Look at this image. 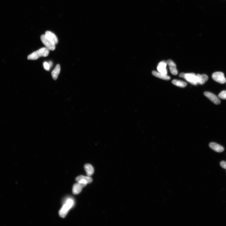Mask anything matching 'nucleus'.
<instances>
[{
    "mask_svg": "<svg viewBox=\"0 0 226 226\" xmlns=\"http://www.w3.org/2000/svg\"><path fill=\"white\" fill-rule=\"evenodd\" d=\"M49 50L46 48H41L28 55L27 59L29 60H35L41 57H47L48 55Z\"/></svg>",
    "mask_w": 226,
    "mask_h": 226,
    "instance_id": "1",
    "label": "nucleus"
},
{
    "mask_svg": "<svg viewBox=\"0 0 226 226\" xmlns=\"http://www.w3.org/2000/svg\"><path fill=\"white\" fill-rule=\"evenodd\" d=\"M74 204V201L72 199H69L67 200L59 212L60 216L62 218H65L70 209L73 206Z\"/></svg>",
    "mask_w": 226,
    "mask_h": 226,
    "instance_id": "2",
    "label": "nucleus"
},
{
    "mask_svg": "<svg viewBox=\"0 0 226 226\" xmlns=\"http://www.w3.org/2000/svg\"><path fill=\"white\" fill-rule=\"evenodd\" d=\"M179 77L185 79L188 82L192 85H196L198 84V77L197 74L194 73H181L179 75Z\"/></svg>",
    "mask_w": 226,
    "mask_h": 226,
    "instance_id": "3",
    "label": "nucleus"
},
{
    "mask_svg": "<svg viewBox=\"0 0 226 226\" xmlns=\"http://www.w3.org/2000/svg\"><path fill=\"white\" fill-rule=\"evenodd\" d=\"M212 79L215 81L221 84H224L226 82V79L224 74L220 72L213 73L212 75Z\"/></svg>",
    "mask_w": 226,
    "mask_h": 226,
    "instance_id": "4",
    "label": "nucleus"
},
{
    "mask_svg": "<svg viewBox=\"0 0 226 226\" xmlns=\"http://www.w3.org/2000/svg\"><path fill=\"white\" fill-rule=\"evenodd\" d=\"M41 39L45 46L49 50L53 51L55 49V45L48 40L45 35H41Z\"/></svg>",
    "mask_w": 226,
    "mask_h": 226,
    "instance_id": "5",
    "label": "nucleus"
},
{
    "mask_svg": "<svg viewBox=\"0 0 226 226\" xmlns=\"http://www.w3.org/2000/svg\"><path fill=\"white\" fill-rule=\"evenodd\" d=\"M204 94L213 103L216 105H219L220 103V100L215 94L209 92H204Z\"/></svg>",
    "mask_w": 226,
    "mask_h": 226,
    "instance_id": "6",
    "label": "nucleus"
},
{
    "mask_svg": "<svg viewBox=\"0 0 226 226\" xmlns=\"http://www.w3.org/2000/svg\"><path fill=\"white\" fill-rule=\"evenodd\" d=\"M166 63L169 66L171 73L175 75H177L178 73V71L176 68V65L175 63L170 60H167Z\"/></svg>",
    "mask_w": 226,
    "mask_h": 226,
    "instance_id": "7",
    "label": "nucleus"
},
{
    "mask_svg": "<svg viewBox=\"0 0 226 226\" xmlns=\"http://www.w3.org/2000/svg\"><path fill=\"white\" fill-rule=\"evenodd\" d=\"M167 64L166 62L162 61L159 63L157 67V69L159 72L163 74H167V70L166 67Z\"/></svg>",
    "mask_w": 226,
    "mask_h": 226,
    "instance_id": "8",
    "label": "nucleus"
},
{
    "mask_svg": "<svg viewBox=\"0 0 226 226\" xmlns=\"http://www.w3.org/2000/svg\"><path fill=\"white\" fill-rule=\"evenodd\" d=\"M45 35L48 40L55 45L58 44V40L57 37L53 33L48 31L45 32Z\"/></svg>",
    "mask_w": 226,
    "mask_h": 226,
    "instance_id": "9",
    "label": "nucleus"
},
{
    "mask_svg": "<svg viewBox=\"0 0 226 226\" xmlns=\"http://www.w3.org/2000/svg\"><path fill=\"white\" fill-rule=\"evenodd\" d=\"M211 148L218 152H222L224 151V148L223 146L214 142H211L209 144Z\"/></svg>",
    "mask_w": 226,
    "mask_h": 226,
    "instance_id": "10",
    "label": "nucleus"
},
{
    "mask_svg": "<svg viewBox=\"0 0 226 226\" xmlns=\"http://www.w3.org/2000/svg\"><path fill=\"white\" fill-rule=\"evenodd\" d=\"M152 74L154 77L164 80H169L170 79V77L168 75L157 72L155 71H153Z\"/></svg>",
    "mask_w": 226,
    "mask_h": 226,
    "instance_id": "11",
    "label": "nucleus"
},
{
    "mask_svg": "<svg viewBox=\"0 0 226 226\" xmlns=\"http://www.w3.org/2000/svg\"><path fill=\"white\" fill-rule=\"evenodd\" d=\"M60 71V67L59 65H57L55 69L52 71L51 73L52 76L54 80H56Z\"/></svg>",
    "mask_w": 226,
    "mask_h": 226,
    "instance_id": "12",
    "label": "nucleus"
},
{
    "mask_svg": "<svg viewBox=\"0 0 226 226\" xmlns=\"http://www.w3.org/2000/svg\"><path fill=\"white\" fill-rule=\"evenodd\" d=\"M197 75L198 77V84L200 85L204 84L208 80V77L206 74H197Z\"/></svg>",
    "mask_w": 226,
    "mask_h": 226,
    "instance_id": "13",
    "label": "nucleus"
},
{
    "mask_svg": "<svg viewBox=\"0 0 226 226\" xmlns=\"http://www.w3.org/2000/svg\"><path fill=\"white\" fill-rule=\"evenodd\" d=\"M84 168L88 176L90 177L93 175L94 173V169L93 167L90 164H86Z\"/></svg>",
    "mask_w": 226,
    "mask_h": 226,
    "instance_id": "14",
    "label": "nucleus"
},
{
    "mask_svg": "<svg viewBox=\"0 0 226 226\" xmlns=\"http://www.w3.org/2000/svg\"><path fill=\"white\" fill-rule=\"evenodd\" d=\"M83 188L77 183L73 185L72 192L74 195H77L80 193L82 191Z\"/></svg>",
    "mask_w": 226,
    "mask_h": 226,
    "instance_id": "15",
    "label": "nucleus"
},
{
    "mask_svg": "<svg viewBox=\"0 0 226 226\" xmlns=\"http://www.w3.org/2000/svg\"><path fill=\"white\" fill-rule=\"evenodd\" d=\"M172 83L173 85L180 87H185L187 86L186 82L181 81L177 80V79L173 80Z\"/></svg>",
    "mask_w": 226,
    "mask_h": 226,
    "instance_id": "16",
    "label": "nucleus"
},
{
    "mask_svg": "<svg viewBox=\"0 0 226 226\" xmlns=\"http://www.w3.org/2000/svg\"><path fill=\"white\" fill-rule=\"evenodd\" d=\"M85 179L87 182L88 183H91L93 181V179L89 176H84L83 175H80L76 178V181L78 182L81 179Z\"/></svg>",
    "mask_w": 226,
    "mask_h": 226,
    "instance_id": "17",
    "label": "nucleus"
},
{
    "mask_svg": "<svg viewBox=\"0 0 226 226\" xmlns=\"http://www.w3.org/2000/svg\"><path fill=\"white\" fill-rule=\"evenodd\" d=\"M79 185L83 188L85 187L88 184L87 182L85 179H81L78 182Z\"/></svg>",
    "mask_w": 226,
    "mask_h": 226,
    "instance_id": "18",
    "label": "nucleus"
},
{
    "mask_svg": "<svg viewBox=\"0 0 226 226\" xmlns=\"http://www.w3.org/2000/svg\"><path fill=\"white\" fill-rule=\"evenodd\" d=\"M219 97L222 99L226 100V91H222L218 95Z\"/></svg>",
    "mask_w": 226,
    "mask_h": 226,
    "instance_id": "19",
    "label": "nucleus"
},
{
    "mask_svg": "<svg viewBox=\"0 0 226 226\" xmlns=\"http://www.w3.org/2000/svg\"><path fill=\"white\" fill-rule=\"evenodd\" d=\"M44 66L45 69L47 70H49L50 68L48 62H45L44 63Z\"/></svg>",
    "mask_w": 226,
    "mask_h": 226,
    "instance_id": "20",
    "label": "nucleus"
},
{
    "mask_svg": "<svg viewBox=\"0 0 226 226\" xmlns=\"http://www.w3.org/2000/svg\"><path fill=\"white\" fill-rule=\"evenodd\" d=\"M220 165L222 168L226 169V162L224 161H222L220 163Z\"/></svg>",
    "mask_w": 226,
    "mask_h": 226,
    "instance_id": "21",
    "label": "nucleus"
},
{
    "mask_svg": "<svg viewBox=\"0 0 226 226\" xmlns=\"http://www.w3.org/2000/svg\"><path fill=\"white\" fill-rule=\"evenodd\" d=\"M48 63L50 66V67L51 68V67L53 65L52 62L51 61H50L49 62H48Z\"/></svg>",
    "mask_w": 226,
    "mask_h": 226,
    "instance_id": "22",
    "label": "nucleus"
}]
</instances>
